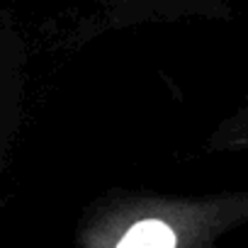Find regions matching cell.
Segmentation results:
<instances>
[{"label": "cell", "mask_w": 248, "mask_h": 248, "mask_svg": "<svg viewBox=\"0 0 248 248\" xmlns=\"http://www.w3.org/2000/svg\"><path fill=\"white\" fill-rule=\"evenodd\" d=\"M248 221V190L209 197H124L83 231L85 248H209Z\"/></svg>", "instance_id": "obj_1"}, {"label": "cell", "mask_w": 248, "mask_h": 248, "mask_svg": "<svg viewBox=\"0 0 248 248\" xmlns=\"http://www.w3.org/2000/svg\"><path fill=\"white\" fill-rule=\"evenodd\" d=\"M209 154H226V151H248V102L226 122L212 132L204 146Z\"/></svg>", "instance_id": "obj_2"}]
</instances>
